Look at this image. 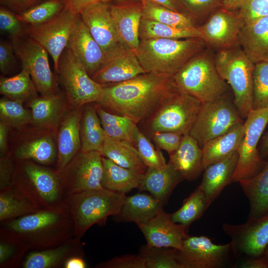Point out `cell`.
Wrapping results in <instances>:
<instances>
[{"label":"cell","instance_id":"cell-47","mask_svg":"<svg viewBox=\"0 0 268 268\" xmlns=\"http://www.w3.org/2000/svg\"><path fill=\"white\" fill-rule=\"evenodd\" d=\"M134 146L144 164L147 167L160 169L165 167L166 160L159 149H156L149 138L138 128Z\"/></svg>","mask_w":268,"mask_h":268},{"label":"cell","instance_id":"cell-3","mask_svg":"<svg viewBox=\"0 0 268 268\" xmlns=\"http://www.w3.org/2000/svg\"><path fill=\"white\" fill-rule=\"evenodd\" d=\"M205 47L201 37L142 39L139 40L138 46L134 51L146 72L173 76Z\"/></svg>","mask_w":268,"mask_h":268},{"label":"cell","instance_id":"cell-13","mask_svg":"<svg viewBox=\"0 0 268 268\" xmlns=\"http://www.w3.org/2000/svg\"><path fill=\"white\" fill-rule=\"evenodd\" d=\"M101 153L98 151H80L60 174L61 184L67 198L70 195L103 188Z\"/></svg>","mask_w":268,"mask_h":268},{"label":"cell","instance_id":"cell-5","mask_svg":"<svg viewBox=\"0 0 268 268\" xmlns=\"http://www.w3.org/2000/svg\"><path fill=\"white\" fill-rule=\"evenodd\" d=\"M19 169L14 166L11 186L27 197L39 209L58 205L67 197L60 175L42 165L30 160H18Z\"/></svg>","mask_w":268,"mask_h":268},{"label":"cell","instance_id":"cell-27","mask_svg":"<svg viewBox=\"0 0 268 268\" xmlns=\"http://www.w3.org/2000/svg\"><path fill=\"white\" fill-rule=\"evenodd\" d=\"M238 43L254 64L268 61V16L245 24L239 32Z\"/></svg>","mask_w":268,"mask_h":268},{"label":"cell","instance_id":"cell-58","mask_svg":"<svg viewBox=\"0 0 268 268\" xmlns=\"http://www.w3.org/2000/svg\"><path fill=\"white\" fill-rule=\"evenodd\" d=\"M142 2H151L158 4L175 11L180 12L187 15L181 6L178 0H138ZM189 16V15H188Z\"/></svg>","mask_w":268,"mask_h":268},{"label":"cell","instance_id":"cell-30","mask_svg":"<svg viewBox=\"0 0 268 268\" xmlns=\"http://www.w3.org/2000/svg\"><path fill=\"white\" fill-rule=\"evenodd\" d=\"M66 102L64 96L55 93L37 96L29 101L32 123L38 128L53 129L59 125L65 116Z\"/></svg>","mask_w":268,"mask_h":268},{"label":"cell","instance_id":"cell-33","mask_svg":"<svg viewBox=\"0 0 268 268\" xmlns=\"http://www.w3.org/2000/svg\"><path fill=\"white\" fill-rule=\"evenodd\" d=\"M100 153L118 165L134 171L144 174L147 168L135 147L126 141L106 135Z\"/></svg>","mask_w":268,"mask_h":268},{"label":"cell","instance_id":"cell-24","mask_svg":"<svg viewBox=\"0 0 268 268\" xmlns=\"http://www.w3.org/2000/svg\"><path fill=\"white\" fill-rule=\"evenodd\" d=\"M80 239L74 236L57 246L32 250L26 255L21 265L23 268H64L65 262L70 257L82 256Z\"/></svg>","mask_w":268,"mask_h":268},{"label":"cell","instance_id":"cell-32","mask_svg":"<svg viewBox=\"0 0 268 268\" xmlns=\"http://www.w3.org/2000/svg\"><path fill=\"white\" fill-rule=\"evenodd\" d=\"M103 173L101 184L103 188L126 194L138 187L143 174L121 167L102 157Z\"/></svg>","mask_w":268,"mask_h":268},{"label":"cell","instance_id":"cell-53","mask_svg":"<svg viewBox=\"0 0 268 268\" xmlns=\"http://www.w3.org/2000/svg\"><path fill=\"white\" fill-rule=\"evenodd\" d=\"M14 165L9 154L0 156V190L11 186Z\"/></svg>","mask_w":268,"mask_h":268},{"label":"cell","instance_id":"cell-31","mask_svg":"<svg viewBox=\"0 0 268 268\" xmlns=\"http://www.w3.org/2000/svg\"><path fill=\"white\" fill-rule=\"evenodd\" d=\"M163 205L151 195L138 193L126 197L114 218L118 221L145 223L162 210Z\"/></svg>","mask_w":268,"mask_h":268},{"label":"cell","instance_id":"cell-12","mask_svg":"<svg viewBox=\"0 0 268 268\" xmlns=\"http://www.w3.org/2000/svg\"><path fill=\"white\" fill-rule=\"evenodd\" d=\"M80 16L67 3L63 10L49 21L37 26H29L25 32L40 44L51 56L55 69L60 57L67 48L72 30Z\"/></svg>","mask_w":268,"mask_h":268},{"label":"cell","instance_id":"cell-36","mask_svg":"<svg viewBox=\"0 0 268 268\" xmlns=\"http://www.w3.org/2000/svg\"><path fill=\"white\" fill-rule=\"evenodd\" d=\"M14 156L17 160H30L42 165L53 164L57 158L54 141L48 135L27 140L16 149Z\"/></svg>","mask_w":268,"mask_h":268},{"label":"cell","instance_id":"cell-16","mask_svg":"<svg viewBox=\"0 0 268 268\" xmlns=\"http://www.w3.org/2000/svg\"><path fill=\"white\" fill-rule=\"evenodd\" d=\"M222 229L231 238L235 253L247 258L264 255L268 246V212L259 217H249L241 224L224 223Z\"/></svg>","mask_w":268,"mask_h":268},{"label":"cell","instance_id":"cell-10","mask_svg":"<svg viewBox=\"0 0 268 268\" xmlns=\"http://www.w3.org/2000/svg\"><path fill=\"white\" fill-rule=\"evenodd\" d=\"M57 71L71 109L90 103H97L102 94L103 85L91 77L83 65L67 48L60 57Z\"/></svg>","mask_w":268,"mask_h":268},{"label":"cell","instance_id":"cell-6","mask_svg":"<svg viewBox=\"0 0 268 268\" xmlns=\"http://www.w3.org/2000/svg\"><path fill=\"white\" fill-rule=\"evenodd\" d=\"M126 194L105 188L87 191L69 196L66 200L74 223V236L81 238L93 225L106 221L119 212Z\"/></svg>","mask_w":268,"mask_h":268},{"label":"cell","instance_id":"cell-20","mask_svg":"<svg viewBox=\"0 0 268 268\" xmlns=\"http://www.w3.org/2000/svg\"><path fill=\"white\" fill-rule=\"evenodd\" d=\"M80 15L104 54L120 42L111 13L110 3L95 2L85 8Z\"/></svg>","mask_w":268,"mask_h":268},{"label":"cell","instance_id":"cell-56","mask_svg":"<svg viewBox=\"0 0 268 268\" xmlns=\"http://www.w3.org/2000/svg\"><path fill=\"white\" fill-rule=\"evenodd\" d=\"M242 268H268V258L264 255L260 257L247 258L240 265Z\"/></svg>","mask_w":268,"mask_h":268},{"label":"cell","instance_id":"cell-40","mask_svg":"<svg viewBox=\"0 0 268 268\" xmlns=\"http://www.w3.org/2000/svg\"><path fill=\"white\" fill-rule=\"evenodd\" d=\"M209 206L203 192L198 186L184 200L181 207L171 214V218L174 223L189 228L203 215Z\"/></svg>","mask_w":268,"mask_h":268},{"label":"cell","instance_id":"cell-50","mask_svg":"<svg viewBox=\"0 0 268 268\" xmlns=\"http://www.w3.org/2000/svg\"><path fill=\"white\" fill-rule=\"evenodd\" d=\"M182 134L168 132H156L147 136L156 145L157 148L166 151L169 155L173 153L180 146Z\"/></svg>","mask_w":268,"mask_h":268},{"label":"cell","instance_id":"cell-55","mask_svg":"<svg viewBox=\"0 0 268 268\" xmlns=\"http://www.w3.org/2000/svg\"><path fill=\"white\" fill-rule=\"evenodd\" d=\"M37 0H0V4L7 8L20 12L30 7Z\"/></svg>","mask_w":268,"mask_h":268},{"label":"cell","instance_id":"cell-51","mask_svg":"<svg viewBox=\"0 0 268 268\" xmlns=\"http://www.w3.org/2000/svg\"><path fill=\"white\" fill-rule=\"evenodd\" d=\"M22 23L16 15L8 8L2 6L0 7V28L1 31L8 33L13 38L20 37L25 31Z\"/></svg>","mask_w":268,"mask_h":268},{"label":"cell","instance_id":"cell-62","mask_svg":"<svg viewBox=\"0 0 268 268\" xmlns=\"http://www.w3.org/2000/svg\"><path fill=\"white\" fill-rule=\"evenodd\" d=\"M247 0H223L221 7L229 10H237Z\"/></svg>","mask_w":268,"mask_h":268},{"label":"cell","instance_id":"cell-48","mask_svg":"<svg viewBox=\"0 0 268 268\" xmlns=\"http://www.w3.org/2000/svg\"><path fill=\"white\" fill-rule=\"evenodd\" d=\"M223 0H178L186 14L196 22L207 18L217 8L221 7Z\"/></svg>","mask_w":268,"mask_h":268},{"label":"cell","instance_id":"cell-8","mask_svg":"<svg viewBox=\"0 0 268 268\" xmlns=\"http://www.w3.org/2000/svg\"><path fill=\"white\" fill-rule=\"evenodd\" d=\"M202 102L177 88L167 96L142 123L146 136L156 132L189 133Z\"/></svg>","mask_w":268,"mask_h":268},{"label":"cell","instance_id":"cell-23","mask_svg":"<svg viewBox=\"0 0 268 268\" xmlns=\"http://www.w3.org/2000/svg\"><path fill=\"white\" fill-rule=\"evenodd\" d=\"M67 48L83 65L91 77L104 57L102 48L90 34L80 15L70 34Z\"/></svg>","mask_w":268,"mask_h":268},{"label":"cell","instance_id":"cell-35","mask_svg":"<svg viewBox=\"0 0 268 268\" xmlns=\"http://www.w3.org/2000/svg\"><path fill=\"white\" fill-rule=\"evenodd\" d=\"M82 109L80 125L81 151H101L106 134L97 114L96 106L87 104Z\"/></svg>","mask_w":268,"mask_h":268},{"label":"cell","instance_id":"cell-1","mask_svg":"<svg viewBox=\"0 0 268 268\" xmlns=\"http://www.w3.org/2000/svg\"><path fill=\"white\" fill-rule=\"evenodd\" d=\"M176 88L172 75L146 72L123 82L103 85L97 103L137 124L151 115Z\"/></svg>","mask_w":268,"mask_h":268},{"label":"cell","instance_id":"cell-26","mask_svg":"<svg viewBox=\"0 0 268 268\" xmlns=\"http://www.w3.org/2000/svg\"><path fill=\"white\" fill-rule=\"evenodd\" d=\"M238 160L236 152L227 158L207 166L204 169L200 188L210 204L220 194L223 189L233 182Z\"/></svg>","mask_w":268,"mask_h":268},{"label":"cell","instance_id":"cell-7","mask_svg":"<svg viewBox=\"0 0 268 268\" xmlns=\"http://www.w3.org/2000/svg\"><path fill=\"white\" fill-rule=\"evenodd\" d=\"M214 60L219 73L231 87L240 116L245 120L252 109L255 64L239 45L217 51Z\"/></svg>","mask_w":268,"mask_h":268},{"label":"cell","instance_id":"cell-18","mask_svg":"<svg viewBox=\"0 0 268 268\" xmlns=\"http://www.w3.org/2000/svg\"><path fill=\"white\" fill-rule=\"evenodd\" d=\"M232 252L231 242L216 245L206 236H188L178 256L182 268H221L226 265Z\"/></svg>","mask_w":268,"mask_h":268},{"label":"cell","instance_id":"cell-45","mask_svg":"<svg viewBox=\"0 0 268 268\" xmlns=\"http://www.w3.org/2000/svg\"><path fill=\"white\" fill-rule=\"evenodd\" d=\"M0 115L1 121L13 127L18 128L32 122L31 111L26 109L22 103L7 98L0 100Z\"/></svg>","mask_w":268,"mask_h":268},{"label":"cell","instance_id":"cell-61","mask_svg":"<svg viewBox=\"0 0 268 268\" xmlns=\"http://www.w3.org/2000/svg\"><path fill=\"white\" fill-rule=\"evenodd\" d=\"M258 147L259 154L261 158L264 160H268V131L263 135L260 140Z\"/></svg>","mask_w":268,"mask_h":268},{"label":"cell","instance_id":"cell-54","mask_svg":"<svg viewBox=\"0 0 268 268\" xmlns=\"http://www.w3.org/2000/svg\"><path fill=\"white\" fill-rule=\"evenodd\" d=\"M14 49L10 44L1 41L0 43V70L3 74H6L15 63Z\"/></svg>","mask_w":268,"mask_h":268},{"label":"cell","instance_id":"cell-14","mask_svg":"<svg viewBox=\"0 0 268 268\" xmlns=\"http://www.w3.org/2000/svg\"><path fill=\"white\" fill-rule=\"evenodd\" d=\"M14 51L29 72L31 79L42 96L56 93V82L50 67L48 52L28 35L13 38Z\"/></svg>","mask_w":268,"mask_h":268},{"label":"cell","instance_id":"cell-37","mask_svg":"<svg viewBox=\"0 0 268 268\" xmlns=\"http://www.w3.org/2000/svg\"><path fill=\"white\" fill-rule=\"evenodd\" d=\"M0 191V222L18 218L40 210L13 186Z\"/></svg>","mask_w":268,"mask_h":268},{"label":"cell","instance_id":"cell-60","mask_svg":"<svg viewBox=\"0 0 268 268\" xmlns=\"http://www.w3.org/2000/svg\"><path fill=\"white\" fill-rule=\"evenodd\" d=\"M67 3L77 13H80L90 4L96 2V0H66Z\"/></svg>","mask_w":268,"mask_h":268},{"label":"cell","instance_id":"cell-64","mask_svg":"<svg viewBox=\"0 0 268 268\" xmlns=\"http://www.w3.org/2000/svg\"><path fill=\"white\" fill-rule=\"evenodd\" d=\"M264 255L268 258V246L265 249Z\"/></svg>","mask_w":268,"mask_h":268},{"label":"cell","instance_id":"cell-19","mask_svg":"<svg viewBox=\"0 0 268 268\" xmlns=\"http://www.w3.org/2000/svg\"><path fill=\"white\" fill-rule=\"evenodd\" d=\"M136 224L146 240V245L150 247L180 250L184 240L189 236L188 228L174 223L171 214L163 209L147 222Z\"/></svg>","mask_w":268,"mask_h":268},{"label":"cell","instance_id":"cell-17","mask_svg":"<svg viewBox=\"0 0 268 268\" xmlns=\"http://www.w3.org/2000/svg\"><path fill=\"white\" fill-rule=\"evenodd\" d=\"M146 72L134 50L119 42L104 54L100 67L91 77L104 85L123 82Z\"/></svg>","mask_w":268,"mask_h":268},{"label":"cell","instance_id":"cell-49","mask_svg":"<svg viewBox=\"0 0 268 268\" xmlns=\"http://www.w3.org/2000/svg\"><path fill=\"white\" fill-rule=\"evenodd\" d=\"M245 24L268 16V0H247L237 10Z\"/></svg>","mask_w":268,"mask_h":268},{"label":"cell","instance_id":"cell-2","mask_svg":"<svg viewBox=\"0 0 268 268\" xmlns=\"http://www.w3.org/2000/svg\"><path fill=\"white\" fill-rule=\"evenodd\" d=\"M0 223V233L18 240L29 251L57 246L74 237L73 221L67 200Z\"/></svg>","mask_w":268,"mask_h":268},{"label":"cell","instance_id":"cell-46","mask_svg":"<svg viewBox=\"0 0 268 268\" xmlns=\"http://www.w3.org/2000/svg\"><path fill=\"white\" fill-rule=\"evenodd\" d=\"M268 107V61L255 64L252 109Z\"/></svg>","mask_w":268,"mask_h":268},{"label":"cell","instance_id":"cell-15","mask_svg":"<svg viewBox=\"0 0 268 268\" xmlns=\"http://www.w3.org/2000/svg\"><path fill=\"white\" fill-rule=\"evenodd\" d=\"M244 25L237 10L220 7L198 27L206 47L219 51L239 45L238 36Z\"/></svg>","mask_w":268,"mask_h":268},{"label":"cell","instance_id":"cell-41","mask_svg":"<svg viewBox=\"0 0 268 268\" xmlns=\"http://www.w3.org/2000/svg\"><path fill=\"white\" fill-rule=\"evenodd\" d=\"M142 4L143 18L181 28L198 26L196 22L188 15L154 3L145 2Z\"/></svg>","mask_w":268,"mask_h":268},{"label":"cell","instance_id":"cell-42","mask_svg":"<svg viewBox=\"0 0 268 268\" xmlns=\"http://www.w3.org/2000/svg\"><path fill=\"white\" fill-rule=\"evenodd\" d=\"M66 4V0H47L16 15L22 23L29 26H37L54 18L63 10Z\"/></svg>","mask_w":268,"mask_h":268},{"label":"cell","instance_id":"cell-34","mask_svg":"<svg viewBox=\"0 0 268 268\" xmlns=\"http://www.w3.org/2000/svg\"><path fill=\"white\" fill-rule=\"evenodd\" d=\"M239 183L249 202V217L268 212V160L258 174Z\"/></svg>","mask_w":268,"mask_h":268},{"label":"cell","instance_id":"cell-25","mask_svg":"<svg viewBox=\"0 0 268 268\" xmlns=\"http://www.w3.org/2000/svg\"><path fill=\"white\" fill-rule=\"evenodd\" d=\"M169 163L183 180H196L204 171L202 148L189 133L183 135L178 148L169 155Z\"/></svg>","mask_w":268,"mask_h":268},{"label":"cell","instance_id":"cell-21","mask_svg":"<svg viewBox=\"0 0 268 268\" xmlns=\"http://www.w3.org/2000/svg\"><path fill=\"white\" fill-rule=\"evenodd\" d=\"M110 8L120 41L135 50L140 40L142 2L138 0H114L110 3Z\"/></svg>","mask_w":268,"mask_h":268},{"label":"cell","instance_id":"cell-38","mask_svg":"<svg viewBox=\"0 0 268 268\" xmlns=\"http://www.w3.org/2000/svg\"><path fill=\"white\" fill-rule=\"evenodd\" d=\"M36 88L28 68L22 66L21 71L10 77H0V92L5 97L23 103L37 96Z\"/></svg>","mask_w":268,"mask_h":268},{"label":"cell","instance_id":"cell-63","mask_svg":"<svg viewBox=\"0 0 268 268\" xmlns=\"http://www.w3.org/2000/svg\"><path fill=\"white\" fill-rule=\"evenodd\" d=\"M114 0H96L97 1L103 2V3H111Z\"/></svg>","mask_w":268,"mask_h":268},{"label":"cell","instance_id":"cell-11","mask_svg":"<svg viewBox=\"0 0 268 268\" xmlns=\"http://www.w3.org/2000/svg\"><path fill=\"white\" fill-rule=\"evenodd\" d=\"M268 123V107L252 109L244 122L245 133L237 151L238 160L233 182L248 179L258 174L267 161L260 157L258 143Z\"/></svg>","mask_w":268,"mask_h":268},{"label":"cell","instance_id":"cell-28","mask_svg":"<svg viewBox=\"0 0 268 268\" xmlns=\"http://www.w3.org/2000/svg\"><path fill=\"white\" fill-rule=\"evenodd\" d=\"M183 180L180 174L167 163L160 169L147 167L137 189L148 191L164 205L173 190Z\"/></svg>","mask_w":268,"mask_h":268},{"label":"cell","instance_id":"cell-22","mask_svg":"<svg viewBox=\"0 0 268 268\" xmlns=\"http://www.w3.org/2000/svg\"><path fill=\"white\" fill-rule=\"evenodd\" d=\"M82 107L73 109L60 124L56 171L60 174L81 149L80 125Z\"/></svg>","mask_w":268,"mask_h":268},{"label":"cell","instance_id":"cell-43","mask_svg":"<svg viewBox=\"0 0 268 268\" xmlns=\"http://www.w3.org/2000/svg\"><path fill=\"white\" fill-rule=\"evenodd\" d=\"M179 250L172 248L142 246L139 255L144 259L145 268H182Z\"/></svg>","mask_w":268,"mask_h":268},{"label":"cell","instance_id":"cell-59","mask_svg":"<svg viewBox=\"0 0 268 268\" xmlns=\"http://www.w3.org/2000/svg\"><path fill=\"white\" fill-rule=\"evenodd\" d=\"M87 265L82 256H74L65 262L64 268H86Z\"/></svg>","mask_w":268,"mask_h":268},{"label":"cell","instance_id":"cell-4","mask_svg":"<svg viewBox=\"0 0 268 268\" xmlns=\"http://www.w3.org/2000/svg\"><path fill=\"white\" fill-rule=\"evenodd\" d=\"M207 50L193 57L173 75L178 89L202 103L215 100L228 90L217 69L214 55Z\"/></svg>","mask_w":268,"mask_h":268},{"label":"cell","instance_id":"cell-44","mask_svg":"<svg viewBox=\"0 0 268 268\" xmlns=\"http://www.w3.org/2000/svg\"><path fill=\"white\" fill-rule=\"evenodd\" d=\"M0 236V268H15L21 264L29 250L10 236L2 233Z\"/></svg>","mask_w":268,"mask_h":268},{"label":"cell","instance_id":"cell-9","mask_svg":"<svg viewBox=\"0 0 268 268\" xmlns=\"http://www.w3.org/2000/svg\"><path fill=\"white\" fill-rule=\"evenodd\" d=\"M244 122L234 101L226 93L215 100L202 103L189 134L202 148L210 140Z\"/></svg>","mask_w":268,"mask_h":268},{"label":"cell","instance_id":"cell-29","mask_svg":"<svg viewBox=\"0 0 268 268\" xmlns=\"http://www.w3.org/2000/svg\"><path fill=\"white\" fill-rule=\"evenodd\" d=\"M245 133L244 122L237 124L223 134L214 138L201 148L204 169L237 152Z\"/></svg>","mask_w":268,"mask_h":268},{"label":"cell","instance_id":"cell-39","mask_svg":"<svg viewBox=\"0 0 268 268\" xmlns=\"http://www.w3.org/2000/svg\"><path fill=\"white\" fill-rule=\"evenodd\" d=\"M198 26L188 28H178L153 20L141 18L139 28V38L142 39H182L201 37Z\"/></svg>","mask_w":268,"mask_h":268},{"label":"cell","instance_id":"cell-57","mask_svg":"<svg viewBox=\"0 0 268 268\" xmlns=\"http://www.w3.org/2000/svg\"><path fill=\"white\" fill-rule=\"evenodd\" d=\"M9 126L5 122H0V156L8 155L7 135Z\"/></svg>","mask_w":268,"mask_h":268},{"label":"cell","instance_id":"cell-52","mask_svg":"<svg viewBox=\"0 0 268 268\" xmlns=\"http://www.w3.org/2000/svg\"><path fill=\"white\" fill-rule=\"evenodd\" d=\"M100 268H145L144 259L139 255H126L114 257L98 264Z\"/></svg>","mask_w":268,"mask_h":268}]
</instances>
